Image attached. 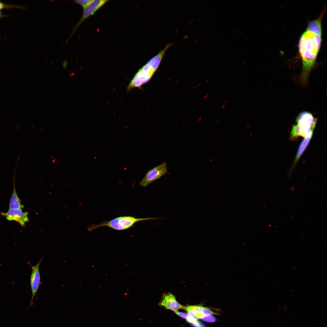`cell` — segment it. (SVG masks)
I'll list each match as a JSON object with an SVG mask.
<instances>
[{
    "label": "cell",
    "mask_w": 327,
    "mask_h": 327,
    "mask_svg": "<svg viewBox=\"0 0 327 327\" xmlns=\"http://www.w3.org/2000/svg\"><path fill=\"white\" fill-rule=\"evenodd\" d=\"M296 124L291 132V137L295 139L299 136L312 137L317 119L310 113L303 111L299 114L296 119Z\"/></svg>",
    "instance_id": "3957f363"
},
{
    "label": "cell",
    "mask_w": 327,
    "mask_h": 327,
    "mask_svg": "<svg viewBox=\"0 0 327 327\" xmlns=\"http://www.w3.org/2000/svg\"><path fill=\"white\" fill-rule=\"evenodd\" d=\"M175 313L180 317L186 319L188 316V314L187 313L181 312L178 311L175 312Z\"/></svg>",
    "instance_id": "9a60e30c"
},
{
    "label": "cell",
    "mask_w": 327,
    "mask_h": 327,
    "mask_svg": "<svg viewBox=\"0 0 327 327\" xmlns=\"http://www.w3.org/2000/svg\"><path fill=\"white\" fill-rule=\"evenodd\" d=\"M1 214L5 216L8 221H15L23 227L29 220L28 213L24 212L21 209H10L7 212L1 213Z\"/></svg>",
    "instance_id": "ba28073f"
},
{
    "label": "cell",
    "mask_w": 327,
    "mask_h": 327,
    "mask_svg": "<svg viewBox=\"0 0 327 327\" xmlns=\"http://www.w3.org/2000/svg\"><path fill=\"white\" fill-rule=\"evenodd\" d=\"M322 41V35L306 29L300 36L298 49L302 67L299 78L303 85L307 83L310 72L315 65Z\"/></svg>",
    "instance_id": "6da1fadb"
},
{
    "label": "cell",
    "mask_w": 327,
    "mask_h": 327,
    "mask_svg": "<svg viewBox=\"0 0 327 327\" xmlns=\"http://www.w3.org/2000/svg\"><path fill=\"white\" fill-rule=\"evenodd\" d=\"M312 137H305L301 142L296 156L294 162V164H296L298 160L305 150Z\"/></svg>",
    "instance_id": "8fae6325"
},
{
    "label": "cell",
    "mask_w": 327,
    "mask_h": 327,
    "mask_svg": "<svg viewBox=\"0 0 327 327\" xmlns=\"http://www.w3.org/2000/svg\"><path fill=\"white\" fill-rule=\"evenodd\" d=\"M160 305L166 309H170L174 312L178 311L180 309H184V306L177 302L174 296L170 293L164 296L160 303Z\"/></svg>",
    "instance_id": "9c48e42d"
},
{
    "label": "cell",
    "mask_w": 327,
    "mask_h": 327,
    "mask_svg": "<svg viewBox=\"0 0 327 327\" xmlns=\"http://www.w3.org/2000/svg\"><path fill=\"white\" fill-rule=\"evenodd\" d=\"M202 312L203 314L205 315H216L218 314L217 313H216L212 311L209 308L205 307H203L202 309Z\"/></svg>",
    "instance_id": "5bb4252c"
},
{
    "label": "cell",
    "mask_w": 327,
    "mask_h": 327,
    "mask_svg": "<svg viewBox=\"0 0 327 327\" xmlns=\"http://www.w3.org/2000/svg\"><path fill=\"white\" fill-rule=\"evenodd\" d=\"M107 0H92L83 8L82 15L74 27L71 35L66 41L67 43L82 23L88 18L93 15L97 10L104 5Z\"/></svg>",
    "instance_id": "5b68a950"
},
{
    "label": "cell",
    "mask_w": 327,
    "mask_h": 327,
    "mask_svg": "<svg viewBox=\"0 0 327 327\" xmlns=\"http://www.w3.org/2000/svg\"><path fill=\"white\" fill-rule=\"evenodd\" d=\"M167 171V163L163 162L148 170L139 184L143 187H146L166 174Z\"/></svg>",
    "instance_id": "8992f818"
},
{
    "label": "cell",
    "mask_w": 327,
    "mask_h": 327,
    "mask_svg": "<svg viewBox=\"0 0 327 327\" xmlns=\"http://www.w3.org/2000/svg\"><path fill=\"white\" fill-rule=\"evenodd\" d=\"M43 259L42 257L35 265H32L29 262L28 263L31 268V272L30 278V283L32 292L31 299L27 309L34 306L33 299L36 296L40 285L41 284V275L39 270L40 266Z\"/></svg>",
    "instance_id": "52a82bcc"
},
{
    "label": "cell",
    "mask_w": 327,
    "mask_h": 327,
    "mask_svg": "<svg viewBox=\"0 0 327 327\" xmlns=\"http://www.w3.org/2000/svg\"><path fill=\"white\" fill-rule=\"evenodd\" d=\"M160 219L157 217L137 218L130 216H120L110 221H103L99 224H92L89 227L88 230L92 231L100 227L107 226L115 230H123L132 227L138 222Z\"/></svg>",
    "instance_id": "277c9868"
},
{
    "label": "cell",
    "mask_w": 327,
    "mask_h": 327,
    "mask_svg": "<svg viewBox=\"0 0 327 327\" xmlns=\"http://www.w3.org/2000/svg\"><path fill=\"white\" fill-rule=\"evenodd\" d=\"M2 16H2V13H1V12H0V18H1V17H2Z\"/></svg>",
    "instance_id": "2e32d148"
},
{
    "label": "cell",
    "mask_w": 327,
    "mask_h": 327,
    "mask_svg": "<svg viewBox=\"0 0 327 327\" xmlns=\"http://www.w3.org/2000/svg\"><path fill=\"white\" fill-rule=\"evenodd\" d=\"M201 319L205 322H213L216 320V318L212 315H205Z\"/></svg>",
    "instance_id": "7c38bea8"
},
{
    "label": "cell",
    "mask_w": 327,
    "mask_h": 327,
    "mask_svg": "<svg viewBox=\"0 0 327 327\" xmlns=\"http://www.w3.org/2000/svg\"><path fill=\"white\" fill-rule=\"evenodd\" d=\"M92 0H74V2L80 5L84 8L90 3Z\"/></svg>",
    "instance_id": "4fadbf2b"
},
{
    "label": "cell",
    "mask_w": 327,
    "mask_h": 327,
    "mask_svg": "<svg viewBox=\"0 0 327 327\" xmlns=\"http://www.w3.org/2000/svg\"><path fill=\"white\" fill-rule=\"evenodd\" d=\"M172 45L171 44H167L138 71L128 84L127 90L140 88L150 80L158 69L166 50Z\"/></svg>",
    "instance_id": "7a4b0ae2"
},
{
    "label": "cell",
    "mask_w": 327,
    "mask_h": 327,
    "mask_svg": "<svg viewBox=\"0 0 327 327\" xmlns=\"http://www.w3.org/2000/svg\"><path fill=\"white\" fill-rule=\"evenodd\" d=\"M18 159L17 160V162L14 169V174L13 177V188L12 193L10 200L9 204V209H21L23 207V206L21 204V201L18 195L16 189L15 184V175L16 166L18 163Z\"/></svg>",
    "instance_id": "30bf717a"
}]
</instances>
